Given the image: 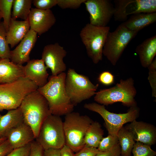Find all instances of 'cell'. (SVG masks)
Here are the masks:
<instances>
[{
	"mask_svg": "<svg viewBox=\"0 0 156 156\" xmlns=\"http://www.w3.org/2000/svg\"><path fill=\"white\" fill-rule=\"evenodd\" d=\"M119 143L117 136L108 134L103 138L100 141L97 149L99 151H106L109 150Z\"/></svg>",
	"mask_w": 156,
	"mask_h": 156,
	"instance_id": "obj_30",
	"label": "cell"
},
{
	"mask_svg": "<svg viewBox=\"0 0 156 156\" xmlns=\"http://www.w3.org/2000/svg\"><path fill=\"white\" fill-rule=\"evenodd\" d=\"M32 0H14L12 5V18L16 20L21 18L28 19L32 3Z\"/></svg>",
	"mask_w": 156,
	"mask_h": 156,
	"instance_id": "obj_26",
	"label": "cell"
},
{
	"mask_svg": "<svg viewBox=\"0 0 156 156\" xmlns=\"http://www.w3.org/2000/svg\"><path fill=\"white\" fill-rule=\"evenodd\" d=\"M117 136L120 147V156H131L135 142L131 133L123 126L119 131Z\"/></svg>",
	"mask_w": 156,
	"mask_h": 156,
	"instance_id": "obj_25",
	"label": "cell"
},
{
	"mask_svg": "<svg viewBox=\"0 0 156 156\" xmlns=\"http://www.w3.org/2000/svg\"><path fill=\"white\" fill-rule=\"evenodd\" d=\"M84 107L100 115L105 121L108 134L115 136H117L124 124L136 120L140 113V109L137 105L130 107L127 112L122 114L110 112L105 109V105L96 103H86Z\"/></svg>",
	"mask_w": 156,
	"mask_h": 156,
	"instance_id": "obj_9",
	"label": "cell"
},
{
	"mask_svg": "<svg viewBox=\"0 0 156 156\" xmlns=\"http://www.w3.org/2000/svg\"><path fill=\"white\" fill-rule=\"evenodd\" d=\"M2 18L1 17V15H0V21H1L0 20H1V19Z\"/></svg>",
	"mask_w": 156,
	"mask_h": 156,
	"instance_id": "obj_43",
	"label": "cell"
},
{
	"mask_svg": "<svg viewBox=\"0 0 156 156\" xmlns=\"http://www.w3.org/2000/svg\"><path fill=\"white\" fill-rule=\"evenodd\" d=\"M86 0H58L57 5L63 9H76L79 8Z\"/></svg>",
	"mask_w": 156,
	"mask_h": 156,
	"instance_id": "obj_32",
	"label": "cell"
},
{
	"mask_svg": "<svg viewBox=\"0 0 156 156\" xmlns=\"http://www.w3.org/2000/svg\"><path fill=\"white\" fill-rule=\"evenodd\" d=\"M138 32L128 30L120 25L114 31L109 32L103 54L113 65L116 64L128 44Z\"/></svg>",
	"mask_w": 156,
	"mask_h": 156,
	"instance_id": "obj_10",
	"label": "cell"
},
{
	"mask_svg": "<svg viewBox=\"0 0 156 156\" xmlns=\"http://www.w3.org/2000/svg\"><path fill=\"white\" fill-rule=\"evenodd\" d=\"M14 0H0V14L7 32L12 18L11 9Z\"/></svg>",
	"mask_w": 156,
	"mask_h": 156,
	"instance_id": "obj_27",
	"label": "cell"
},
{
	"mask_svg": "<svg viewBox=\"0 0 156 156\" xmlns=\"http://www.w3.org/2000/svg\"><path fill=\"white\" fill-rule=\"evenodd\" d=\"M66 55L64 47L57 42L44 46L41 59L47 68L51 70L52 75H57L66 70V66L63 59Z\"/></svg>",
	"mask_w": 156,
	"mask_h": 156,
	"instance_id": "obj_12",
	"label": "cell"
},
{
	"mask_svg": "<svg viewBox=\"0 0 156 156\" xmlns=\"http://www.w3.org/2000/svg\"><path fill=\"white\" fill-rule=\"evenodd\" d=\"M30 29L28 20L18 21L11 18L7 32L6 40L11 48L20 42Z\"/></svg>",
	"mask_w": 156,
	"mask_h": 156,
	"instance_id": "obj_19",
	"label": "cell"
},
{
	"mask_svg": "<svg viewBox=\"0 0 156 156\" xmlns=\"http://www.w3.org/2000/svg\"><path fill=\"white\" fill-rule=\"evenodd\" d=\"M6 138L13 149L25 146L36 139L32 130L25 121L10 131Z\"/></svg>",
	"mask_w": 156,
	"mask_h": 156,
	"instance_id": "obj_17",
	"label": "cell"
},
{
	"mask_svg": "<svg viewBox=\"0 0 156 156\" xmlns=\"http://www.w3.org/2000/svg\"><path fill=\"white\" fill-rule=\"evenodd\" d=\"M28 20L30 29L39 35L47 31L55 23L56 19L51 10L31 8Z\"/></svg>",
	"mask_w": 156,
	"mask_h": 156,
	"instance_id": "obj_13",
	"label": "cell"
},
{
	"mask_svg": "<svg viewBox=\"0 0 156 156\" xmlns=\"http://www.w3.org/2000/svg\"><path fill=\"white\" fill-rule=\"evenodd\" d=\"M98 151L97 148L85 145L75 154V156H96Z\"/></svg>",
	"mask_w": 156,
	"mask_h": 156,
	"instance_id": "obj_36",
	"label": "cell"
},
{
	"mask_svg": "<svg viewBox=\"0 0 156 156\" xmlns=\"http://www.w3.org/2000/svg\"><path fill=\"white\" fill-rule=\"evenodd\" d=\"M13 149L9 141L6 139L0 143V156H5Z\"/></svg>",
	"mask_w": 156,
	"mask_h": 156,
	"instance_id": "obj_39",
	"label": "cell"
},
{
	"mask_svg": "<svg viewBox=\"0 0 156 156\" xmlns=\"http://www.w3.org/2000/svg\"><path fill=\"white\" fill-rule=\"evenodd\" d=\"M121 149L119 143L106 151H99L96 156H120Z\"/></svg>",
	"mask_w": 156,
	"mask_h": 156,
	"instance_id": "obj_38",
	"label": "cell"
},
{
	"mask_svg": "<svg viewBox=\"0 0 156 156\" xmlns=\"http://www.w3.org/2000/svg\"><path fill=\"white\" fill-rule=\"evenodd\" d=\"M97 79L100 83L106 86L111 85L113 84L114 81V75L107 71H104L101 73Z\"/></svg>",
	"mask_w": 156,
	"mask_h": 156,
	"instance_id": "obj_34",
	"label": "cell"
},
{
	"mask_svg": "<svg viewBox=\"0 0 156 156\" xmlns=\"http://www.w3.org/2000/svg\"><path fill=\"white\" fill-rule=\"evenodd\" d=\"M124 127L130 132L135 141L150 146L155 144L156 128L153 125L135 120Z\"/></svg>",
	"mask_w": 156,
	"mask_h": 156,
	"instance_id": "obj_14",
	"label": "cell"
},
{
	"mask_svg": "<svg viewBox=\"0 0 156 156\" xmlns=\"http://www.w3.org/2000/svg\"><path fill=\"white\" fill-rule=\"evenodd\" d=\"M30 143L23 146L13 149L5 156H29L30 151Z\"/></svg>",
	"mask_w": 156,
	"mask_h": 156,
	"instance_id": "obj_35",
	"label": "cell"
},
{
	"mask_svg": "<svg viewBox=\"0 0 156 156\" xmlns=\"http://www.w3.org/2000/svg\"><path fill=\"white\" fill-rule=\"evenodd\" d=\"M42 156H60V149H44Z\"/></svg>",
	"mask_w": 156,
	"mask_h": 156,
	"instance_id": "obj_40",
	"label": "cell"
},
{
	"mask_svg": "<svg viewBox=\"0 0 156 156\" xmlns=\"http://www.w3.org/2000/svg\"><path fill=\"white\" fill-rule=\"evenodd\" d=\"M66 76L64 72L51 75L47 83L37 90L47 100L51 114L60 116L72 112L74 107L66 92Z\"/></svg>",
	"mask_w": 156,
	"mask_h": 156,
	"instance_id": "obj_1",
	"label": "cell"
},
{
	"mask_svg": "<svg viewBox=\"0 0 156 156\" xmlns=\"http://www.w3.org/2000/svg\"><path fill=\"white\" fill-rule=\"evenodd\" d=\"M99 84H93L86 75L79 74L69 68L66 73L65 87L71 102L76 106L95 95Z\"/></svg>",
	"mask_w": 156,
	"mask_h": 156,
	"instance_id": "obj_6",
	"label": "cell"
},
{
	"mask_svg": "<svg viewBox=\"0 0 156 156\" xmlns=\"http://www.w3.org/2000/svg\"><path fill=\"white\" fill-rule=\"evenodd\" d=\"M44 61L42 59L30 60L24 66L25 77L40 88L48 82L49 74Z\"/></svg>",
	"mask_w": 156,
	"mask_h": 156,
	"instance_id": "obj_16",
	"label": "cell"
},
{
	"mask_svg": "<svg viewBox=\"0 0 156 156\" xmlns=\"http://www.w3.org/2000/svg\"><path fill=\"white\" fill-rule=\"evenodd\" d=\"M38 88L25 77L11 83L0 84V111L18 108L24 98Z\"/></svg>",
	"mask_w": 156,
	"mask_h": 156,
	"instance_id": "obj_4",
	"label": "cell"
},
{
	"mask_svg": "<svg viewBox=\"0 0 156 156\" xmlns=\"http://www.w3.org/2000/svg\"><path fill=\"white\" fill-rule=\"evenodd\" d=\"M7 139L5 138H0V143L2 142Z\"/></svg>",
	"mask_w": 156,
	"mask_h": 156,
	"instance_id": "obj_42",
	"label": "cell"
},
{
	"mask_svg": "<svg viewBox=\"0 0 156 156\" xmlns=\"http://www.w3.org/2000/svg\"><path fill=\"white\" fill-rule=\"evenodd\" d=\"M148 70V79L152 90V96L156 98V58L147 67Z\"/></svg>",
	"mask_w": 156,
	"mask_h": 156,
	"instance_id": "obj_31",
	"label": "cell"
},
{
	"mask_svg": "<svg viewBox=\"0 0 156 156\" xmlns=\"http://www.w3.org/2000/svg\"><path fill=\"white\" fill-rule=\"evenodd\" d=\"M30 146L29 156H42L44 149L36 140L31 142Z\"/></svg>",
	"mask_w": 156,
	"mask_h": 156,
	"instance_id": "obj_37",
	"label": "cell"
},
{
	"mask_svg": "<svg viewBox=\"0 0 156 156\" xmlns=\"http://www.w3.org/2000/svg\"><path fill=\"white\" fill-rule=\"evenodd\" d=\"M19 108L24 121L31 128L36 138L43 122L51 114L47 100L37 90L24 98Z\"/></svg>",
	"mask_w": 156,
	"mask_h": 156,
	"instance_id": "obj_2",
	"label": "cell"
},
{
	"mask_svg": "<svg viewBox=\"0 0 156 156\" xmlns=\"http://www.w3.org/2000/svg\"><path fill=\"white\" fill-rule=\"evenodd\" d=\"M7 31L3 22L0 21V58L10 59L11 51L6 40Z\"/></svg>",
	"mask_w": 156,
	"mask_h": 156,
	"instance_id": "obj_28",
	"label": "cell"
},
{
	"mask_svg": "<svg viewBox=\"0 0 156 156\" xmlns=\"http://www.w3.org/2000/svg\"><path fill=\"white\" fill-rule=\"evenodd\" d=\"M84 3L89 14L90 24L105 27L113 16L114 8L109 0H86Z\"/></svg>",
	"mask_w": 156,
	"mask_h": 156,
	"instance_id": "obj_11",
	"label": "cell"
},
{
	"mask_svg": "<svg viewBox=\"0 0 156 156\" xmlns=\"http://www.w3.org/2000/svg\"><path fill=\"white\" fill-rule=\"evenodd\" d=\"M1 115L0 114V117H1Z\"/></svg>",
	"mask_w": 156,
	"mask_h": 156,
	"instance_id": "obj_44",
	"label": "cell"
},
{
	"mask_svg": "<svg viewBox=\"0 0 156 156\" xmlns=\"http://www.w3.org/2000/svg\"><path fill=\"white\" fill-rule=\"evenodd\" d=\"M135 51L142 66L147 68L156 55V35L144 41L136 47Z\"/></svg>",
	"mask_w": 156,
	"mask_h": 156,
	"instance_id": "obj_22",
	"label": "cell"
},
{
	"mask_svg": "<svg viewBox=\"0 0 156 156\" xmlns=\"http://www.w3.org/2000/svg\"><path fill=\"white\" fill-rule=\"evenodd\" d=\"M151 146L140 142H136L132 151L133 156H155L156 152L151 148Z\"/></svg>",
	"mask_w": 156,
	"mask_h": 156,
	"instance_id": "obj_29",
	"label": "cell"
},
{
	"mask_svg": "<svg viewBox=\"0 0 156 156\" xmlns=\"http://www.w3.org/2000/svg\"><path fill=\"white\" fill-rule=\"evenodd\" d=\"M24 121L19 107L8 110L0 118V138H6L10 131Z\"/></svg>",
	"mask_w": 156,
	"mask_h": 156,
	"instance_id": "obj_20",
	"label": "cell"
},
{
	"mask_svg": "<svg viewBox=\"0 0 156 156\" xmlns=\"http://www.w3.org/2000/svg\"><path fill=\"white\" fill-rule=\"evenodd\" d=\"M65 115L63 122L65 144L77 153L85 146L86 133L93 121L88 116L78 112H72Z\"/></svg>",
	"mask_w": 156,
	"mask_h": 156,
	"instance_id": "obj_5",
	"label": "cell"
},
{
	"mask_svg": "<svg viewBox=\"0 0 156 156\" xmlns=\"http://www.w3.org/2000/svg\"><path fill=\"white\" fill-rule=\"evenodd\" d=\"M60 156H75L73 151L65 144L60 149Z\"/></svg>",
	"mask_w": 156,
	"mask_h": 156,
	"instance_id": "obj_41",
	"label": "cell"
},
{
	"mask_svg": "<svg viewBox=\"0 0 156 156\" xmlns=\"http://www.w3.org/2000/svg\"><path fill=\"white\" fill-rule=\"evenodd\" d=\"M37 33L30 29L19 44L11 51L10 59L14 63L23 65L30 60L29 55L37 39Z\"/></svg>",
	"mask_w": 156,
	"mask_h": 156,
	"instance_id": "obj_15",
	"label": "cell"
},
{
	"mask_svg": "<svg viewBox=\"0 0 156 156\" xmlns=\"http://www.w3.org/2000/svg\"><path fill=\"white\" fill-rule=\"evenodd\" d=\"M108 26L100 27L88 23L81 29L80 36L88 56L94 64L103 59V51L107 35Z\"/></svg>",
	"mask_w": 156,
	"mask_h": 156,
	"instance_id": "obj_8",
	"label": "cell"
},
{
	"mask_svg": "<svg viewBox=\"0 0 156 156\" xmlns=\"http://www.w3.org/2000/svg\"><path fill=\"white\" fill-rule=\"evenodd\" d=\"M132 77L121 79L119 83L109 88L101 89L96 92L94 97L96 102L107 106L117 102L128 107L137 106L135 97L137 91Z\"/></svg>",
	"mask_w": 156,
	"mask_h": 156,
	"instance_id": "obj_3",
	"label": "cell"
},
{
	"mask_svg": "<svg viewBox=\"0 0 156 156\" xmlns=\"http://www.w3.org/2000/svg\"><path fill=\"white\" fill-rule=\"evenodd\" d=\"M24 66L16 64L9 59L0 60V84L10 83L25 77Z\"/></svg>",
	"mask_w": 156,
	"mask_h": 156,
	"instance_id": "obj_18",
	"label": "cell"
},
{
	"mask_svg": "<svg viewBox=\"0 0 156 156\" xmlns=\"http://www.w3.org/2000/svg\"></svg>",
	"mask_w": 156,
	"mask_h": 156,
	"instance_id": "obj_45",
	"label": "cell"
},
{
	"mask_svg": "<svg viewBox=\"0 0 156 156\" xmlns=\"http://www.w3.org/2000/svg\"><path fill=\"white\" fill-rule=\"evenodd\" d=\"M58 0H34L32 3L36 8L42 10H50L57 5Z\"/></svg>",
	"mask_w": 156,
	"mask_h": 156,
	"instance_id": "obj_33",
	"label": "cell"
},
{
	"mask_svg": "<svg viewBox=\"0 0 156 156\" xmlns=\"http://www.w3.org/2000/svg\"><path fill=\"white\" fill-rule=\"evenodd\" d=\"M35 140L44 149H61L66 144L63 122L60 116L51 114L42 123Z\"/></svg>",
	"mask_w": 156,
	"mask_h": 156,
	"instance_id": "obj_7",
	"label": "cell"
},
{
	"mask_svg": "<svg viewBox=\"0 0 156 156\" xmlns=\"http://www.w3.org/2000/svg\"><path fill=\"white\" fill-rule=\"evenodd\" d=\"M103 130L99 122L93 121L88 128L85 135L84 142L85 146L97 148L103 138Z\"/></svg>",
	"mask_w": 156,
	"mask_h": 156,
	"instance_id": "obj_24",
	"label": "cell"
},
{
	"mask_svg": "<svg viewBox=\"0 0 156 156\" xmlns=\"http://www.w3.org/2000/svg\"><path fill=\"white\" fill-rule=\"evenodd\" d=\"M156 21V12L133 14L120 24L127 29L139 32Z\"/></svg>",
	"mask_w": 156,
	"mask_h": 156,
	"instance_id": "obj_23",
	"label": "cell"
},
{
	"mask_svg": "<svg viewBox=\"0 0 156 156\" xmlns=\"http://www.w3.org/2000/svg\"><path fill=\"white\" fill-rule=\"evenodd\" d=\"M123 5L124 12L127 16L156 12V0H123Z\"/></svg>",
	"mask_w": 156,
	"mask_h": 156,
	"instance_id": "obj_21",
	"label": "cell"
}]
</instances>
